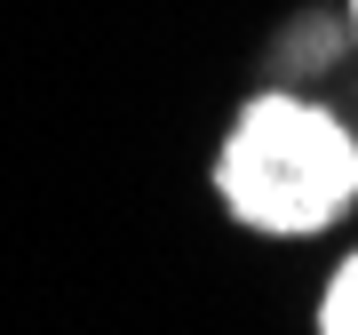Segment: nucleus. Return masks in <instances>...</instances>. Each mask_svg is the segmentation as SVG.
Returning <instances> with one entry per match:
<instances>
[{
	"label": "nucleus",
	"instance_id": "7ed1b4c3",
	"mask_svg": "<svg viewBox=\"0 0 358 335\" xmlns=\"http://www.w3.org/2000/svg\"><path fill=\"white\" fill-rule=\"evenodd\" d=\"M343 25H350V56H358V0H343Z\"/></svg>",
	"mask_w": 358,
	"mask_h": 335
},
{
	"label": "nucleus",
	"instance_id": "f03ea898",
	"mask_svg": "<svg viewBox=\"0 0 358 335\" xmlns=\"http://www.w3.org/2000/svg\"><path fill=\"white\" fill-rule=\"evenodd\" d=\"M310 327L319 335H358V240L327 264L319 296H310Z\"/></svg>",
	"mask_w": 358,
	"mask_h": 335
},
{
	"label": "nucleus",
	"instance_id": "f257e3e1",
	"mask_svg": "<svg viewBox=\"0 0 358 335\" xmlns=\"http://www.w3.org/2000/svg\"><path fill=\"white\" fill-rule=\"evenodd\" d=\"M207 192L223 224L271 247L334 240L358 216V128L343 104H327L303 80H271L239 96L223 120V144L207 160Z\"/></svg>",
	"mask_w": 358,
	"mask_h": 335
}]
</instances>
